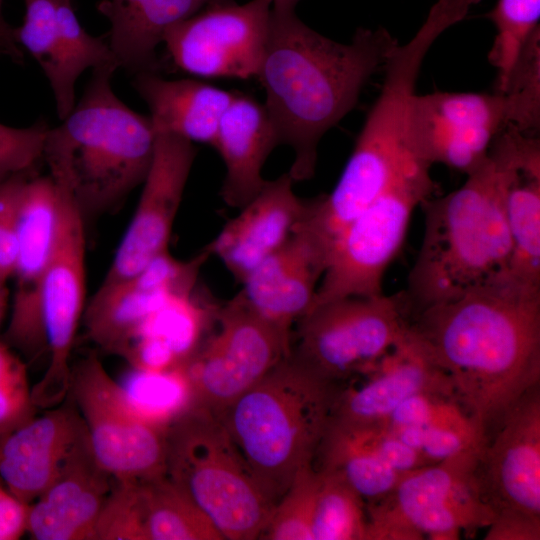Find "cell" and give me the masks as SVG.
<instances>
[{"label": "cell", "mask_w": 540, "mask_h": 540, "mask_svg": "<svg viewBox=\"0 0 540 540\" xmlns=\"http://www.w3.org/2000/svg\"><path fill=\"white\" fill-rule=\"evenodd\" d=\"M482 451L405 473L388 495L366 504V540H453L487 528L495 512L478 477Z\"/></svg>", "instance_id": "8"}, {"label": "cell", "mask_w": 540, "mask_h": 540, "mask_svg": "<svg viewBox=\"0 0 540 540\" xmlns=\"http://www.w3.org/2000/svg\"><path fill=\"white\" fill-rule=\"evenodd\" d=\"M409 330L487 441L540 384V295L511 286L478 290L422 310Z\"/></svg>", "instance_id": "1"}, {"label": "cell", "mask_w": 540, "mask_h": 540, "mask_svg": "<svg viewBox=\"0 0 540 540\" xmlns=\"http://www.w3.org/2000/svg\"><path fill=\"white\" fill-rule=\"evenodd\" d=\"M13 175H14V174H13ZM8 177H9V176H6V175L0 173V182L3 181V180H5V179L8 178Z\"/></svg>", "instance_id": "49"}, {"label": "cell", "mask_w": 540, "mask_h": 540, "mask_svg": "<svg viewBox=\"0 0 540 540\" xmlns=\"http://www.w3.org/2000/svg\"><path fill=\"white\" fill-rule=\"evenodd\" d=\"M222 0H102L97 8L111 23L109 46L119 66L153 72L156 47L175 24Z\"/></svg>", "instance_id": "28"}, {"label": "cell", "mask_w": 540, "mask_h": 540, "mask_svg": "<svg viewBox=\"0 0 540 540\" xmlns=\"http://www.w3.org/2000/svg\"><path fill=\"white\" fill-rule=\"evenodd\" d=\"M294 183L288 172L266 180L207 245L238 282L242 283L292 235L306 202L294 192Z\"/></svg>", "instance_id": "22"}, {"label": "cell", "mask_w": 540, "mask_h": 540, "mask_svg": "<svg viewBox=\"0 0 540 540\" xmlns=\"http://www.w3.org/2000/svg\"><path fill=\"white\" fill-rule=\"evenodd\" d=\"M295 8L272 5L257 78L279 143L294 152L288 173L300 182L314 176L321 138L355 107L397 40L382 27L358 28L349 43H340L303 23Z\"/></svg>", "instance_id": "2"}, {"label": "cell", "mask_w": 540, "mask_h": 540, "mask_svg": "<svg viewBox=\"0 0 540 540\" xmlns=\"http://www.w3.org/2000/svg\"><path fill=\"white\" fill-rule=\"evenodd\" d=\"M313 463L321 472L343 479L366 504L376 502L404 475L361 445L339 423L329 418Z\"/></svg>", "instance_id": "30"}, {"label": "cell", "mask_w": 540, "mask_h": 540, "mask_svg": "<svg viewBox=\"0 0 540 540\" xmlns=\"http://www.w3.org/2000/svg\"><path fill=\"white\" fill-rule=\"evenodd\" d=\"M326 266L325 254L294 230L245 278L240 291L250 306L291 343V327L310 311Z\"/></svg>", "instance_id": "24"}, {"label": "cell", "mask_w": 540, "mask_h": 540, "mask_svg": "<svg viewBox=\"0 0 540 540\" xmlns=\"http://www.w3.org/2000/svg\"><path fill=\"white\" fill-rule=\"evenodd\" d=\"M486 529L485 540H539L540 517L519 510L502 509L495 513Z\"/></svg>", "instance_id": "43"}, {"label": "cell", "mask_w": 540, "mask_h": 540, "mask_svg": "<svg viewBox=\"0 0 540 540\" xmlns=\"http://www.w3.org/2000/svg\"><path fill=\"white\" fill-rule=\"evenodd\" d=\"M10 29L7 27H0V46H6L8 43L6 41H10Z\"/></svg>", "instance_id": "46"}, {"label": "cell", "mask_w": 540, "mask_h": 540, "mask_svg": "<svg viewBox=\"0 0 540 540\" xmlns=\"http://www.w3.org/2000/svg\"><path fill=\"white\" fill-rule=\"evenodd\" d=\"M210 255L205 247L182 261L166 251L135 275L101 284L82 319L89 338L103 350L121 355L141 324L171 295L195 289Z\"/></svg>", "instance_id": "17"}, {"label": "cell", "mask_w": 540, "mask_h": 540, "mask_svg": "<svg viewBox=\"0 0 540 540\" xmlns=\"http://www.w3.org/2000/svg\"><path fill=\"white\" fill-rule=\"evenodd\" d=\"M388 427H434L486 437L453 392L426 391L404 400L382 423Z\"/></svg>", "instance_id": "37"}, {"label": "cell", "mask_w": 540, "mask_h": 540, "mask_svg": "<svg viewBox=\"0 0 540 540\" xmlns=\"http://www.w3.org/2000/svg\"><path fill=\"white\" fill-rule=\"evenodd\" d=\"M435 189L431 176L402 185L352 219L330 247L310 310L344 297L384 293L385 272L402 247L412 213Z\"/></svg>", "instance_id": "14"}, {"label": "cell", "mask_w": 540, "mask_h": 540, "mask_svg": "<svg viewBox=\"0 0 540 540\" xmlns=\"http://www.w3.org/2000/svg\"><path fill=\"white\" fill-rule=\"evenodd\" d=\"M30 172L17 173L0 182V281L6 283L14 274L17 211Z\"/></svg>", "instance_id": "42"}, {"label": "cell", "mask_w": 540, "mask_h": 540, "mask_svg": "<svg viewBox=\"0 0 540 540\" xmlns=\"http://www.w3.org/2000/svg\"><path fill=\"white\" fill-rule=\"evenodd\" d=\"M511 239L509 285L540 295V146L514 169L505 193Z\"/></svg>", "instance_id": "29"}, {"label": "cell", "mask_w": 540, "mask_h": 540, "mask_svg": "<svg viewBox=\"0 0 540 540\" xmlns=\"http://www.w3.org/2000/svg\"><path fill=\"white\" fill-rule=\"evenodd\" d=\"M146 540H223L203 510L166 475L138 482Z\"/></svg>", "instance_id": "31"}, {"label": "cell", "mask_w": 540, "mask_h": 540, "mask_svg": "<svg viewBox=\"0 0 540 540\" xmlns=\"http://www.w3.org/2000/svg\"><path fill=\"white\" fill-rule=\"evenodd\" d=\"M273 0L211 3L172 26L163 41L177 67L196 76L258 77Z\"/></svg>", "instance_id": "15"}, {"label": "cell", "mask_w": 540, "mask_h": 540, "mask_svg": "<svg viewBox=\"0 0 540 540\" xmlns=\"http://www.w3.org/2000/svg\"><path fill=\"white\" fill-rule=\"evenodd\" d=\"M216 331L183 366L193 405L219 416L283 358L291 343L239 291L217 309Z\"/></svg>", "instance_id": "12"}, {"label": "cell", "mask_w": 540, "mask_h": 540, "mask_svg": "<svg viewBox=\"0 0 540 540\" xmlns=\"http://www.w3.org/2000/svg\"><path fill=\"white\" fill-rule=\"evenodd\" d=\"M417 75L404 65L384 70L380 93L367 114L354 149L334 189L306 200L297 229L326 254L342 229L386 193L430 177L431 167L418 159L406 135L408 103Z\"/></svg>", "instance_id": "6"}, {"label": "cell", "mask_w": 540, "mask_h": 540, "mask_svg": "<svg viewBox=\"0 0 540 540\" xmlns=\"http://www.w3.org/2000/svg\"><path fill=\"white\" fill-rule=\"evenodd\" d=\"M95 540H145L138 481H114L96 524Z\"/></svg>", "instance_id": "39"}, {"label": "cell", "mask_w": 540, "mask_h": 540, "mask_svg": "<svg viewBox=\"0 0 540 540\" xmlns=\"http://www.w3.org/2000/svg\"><path fill=\"white\" fill-rule=\"evenodd\" d=\"M359 386L340 388L330 417L353 424H379L406 399L426 391L453 392L447 375L408 329ZM455 394V393H454Z\"/></svg>", "instance_id": "23"}, {"label": "cell", "mask_w": 540, "mask_h": 540, "mask_svg": "<svg viewBox=\"0 0 540 540\" xmlns=\"http://www.w3.org/2000/svg\"><path fill=\"white\" fill-rule=\"evenodd\" d=\"M134 86L149 106L155 134H173L211 146L235 96L197 80H167L151 71L137 73Z\"/></svg>", "instance_id": "27"}, {"label": "cell", "mask_w": 540, "mask_h": 540, "mask_svg": "<svg viewBox=\"0 0 540 540\" xmlns=\"http://www.w3.org/2000/svg\"><path fill=\"white\" fill-rule=\"evenodd\" d=\"M195 156L193 142L173 134H155L153 158L140 199L101 284L129 278L168 251Z\"/></svg>", "instance_id": "16"}, {"label": "cell", "mask_w": 540, "mask_h": 540, "mask_svg": "<svg viewBox=\"0 0 540 540\" xmlns=\"http://www.w3.org/2000/svg\"><path fill=\"white\" fill-rule=\"evenodd\" d=\"M217 309L198 299L194 289L175 293L148 316L129 343L136 339L153 340L170 350L184 366L201 345L206 326Z\"/></svg>", "instance_id": "32"}, {"label": "cell", "mask_w": 540, "mask_h": 540, "mask_svg": "<svg viewBox=\"0 0 540 540\" xmlns=\"http://www.w3.org/2000/svg\"><path fill=\"white\" fill-rule=\"evenodd\" d=\"M300 0H273L272 5H294L296 6Z\"/></svg>", "instance_id": "47"}, {"label": "cell", "mask_w": 540, "mask_h": 540, "mask_svg": "<svg viewBox=\"0 0 540 540\" xmlns=\"http://www.w3.org/2000/svg\"><path fill=\"white\" fill-rule=\"evenodd\" d=\"M488 17L496 31L488 61L497 70L495 90L503 92L523 49L540 31V0H498Z\"/></svg>", "instance_id": "35"}, {"label": "cell", "mask_w": 540, "mask_h": 540, "mask_svg": "<svg viewBox=\"0 0 540 540\" xmlns=\"http://www.w3.org/2000/svg\"><path fill=\"white\" fill-rule=\"evenodd\" d=\"M48 126L44 122L28 128L0 123V173L11 176L29 172L43 158Z\"/></svg>", "instance_id": "41"}, {"label": "cell", "mask_w": 540, "mask_h": 540, "mask_svg": "<svg viewBox=\"0 0 540 540\" xmlns=\"http://www.w3.org/2000/svg\"><path fill=\"white\" fill-rule=\"evenodd\" d=\"M29 505L0 485V540H16L27 532Z\"/></svg>", "instance_id": "44"}, {"label": "cell", "mask_w": 540, "mask_h": 540, "mask_svg": "<svg viewBox=\"0 0 540 540\" xmlns=\"http://www.w3.org/2000/svg\"><path fill=\"white\" fill-rule=\"evenodd\" d=\"M279 139L264 105L235 93L219 122L213 146L226 168L220 195L240 209L263 187L262 169Z\"/></svg>", "instance_id": "25"}, {"label": "cell", "mask_w": 540, "mask_h": 540, "mask_svg": "<svg viewBox=\"0 0 540 540\" xmlns=\"http://www.w3.org/2000/svg\"><path fill=\"white\" fill-rule=\"evenodd\" d=\"M313 462L303 466L278 500L260 539L311 540V523L320 486Z\"/></svg>", "instance_id": "36"}, {"label": "cell", "mask_w": 540, "mask_h": 540, "mask_svg": "<svg viewBox=\"0 0 540 540\" xmlns=\"http://www.w3.org/2000/svg\"><path fill=\"white\" fill-rule=\"evenodd\" d=\"M70 199L49 175L26 181L18 205L12 308L32 309L37 284L59 243Z\"/></svg>", "instance_id": "26"}, {"label": "cell", "mask_w": 540, "mask_h": 540, "mask_svg": "<svg viewBox=\"0 0 540 540\" xmlns=\"http://www.w3.org/2000/svg\"><path fill=\"white\" fill-rule=\"evenodd\" d=\"M117 66L94 69L80 101L48 129L43 159L56 186L85 219L117 206L142 184L151 165L155 132L150 117L113 92Z\"/></svg>", "instance_id": "4"}, {"label": "cell", "mask_w": 540, "mask_h": 540, "mask_svg": "<svg viewBox=\"0 0 540 540\" xmlns=\"http://www.w3.org/2000/svg\"><path fill=\"white\" fill-rule=\"evenodd\" d=\"M477 472L495 513L514 509L540 517V384L506 413L483 448Z\"/></svg>", "instance_id": "19"}, {"label": "cell", "mask_w": 540, "mask_h": 540, "mask_svg": "<svg viewBox=\"0 0 540 540\" xmlns=\"http://www.w3.org/2000/svg\"><path fill=\"white\" fill-rule=\"evenodd\" d=\"M31 391L26 363L0 341V436L37 415Z\"/></svg>", "instance_id": "38"}, {"label": "cell", "mask_w": 540, "mask_h": 540, "mask_svg": "<svg viewBox=\"0 0 540 540\" xmlns=\"http://www.w3.org/2000/svg\"><path fill=\"white\" fill-rule=\"evenodd\" d=\"M411 310L404 290L320 304L298 321L291 351L318 377L342 384L370 371L406 336Z\"/></svg>", "instance_id": "9"}, {"label": "cell", "mask_w": 540, "mask_h": 540, "mask_svg": "<svg viewBox=\"0 0 540 540\" xmlns=\"http://www.w3.org/2000/svg\"><path fill=\"white\" fill-rule=\"evenodd\" d=\"M388 428L415 449L428 464H435L468 451L482 450L487 442L480 436L446 428L413 426Z\"/></svg>", "instance_id": "40"}, {"label": "cell", "mask_w": 540, "mask_h": 540, "mask_svg": "<svg viewBox=\"0 0 540 540\" xmlns=\"http://www.w3.org/2000/svg\"><path fill=\"white\" fill-rule=\"evenodd\" d=\"M87 436L69 395L59 405L0 436V478L26 504L35 501Z\"/></svg>", "instance_id": "20"}, {"label": "cell", "mask_w": 540, "mask_h": 540, "mask_svg": "<svg viewBox=\"0 0 540 540\" xmlns=\"http://www.w3.org/2000/svg\"><path fill=\"white\" fill-rule=\"evenodd\" d=\"M6 284V282L0 281V323L4 317L8 304V290Z\"/></svg>", "instance_id": "45"}, {"label": "cell", "mask_w": 540, "mask_h": 540, "mask_svg": "<svg viewBox=\"0 0 540 540\" xmlns=\"http://www.w3.org/2000/svg\"><path fill=\"white\" fill-rule=\"evenodd\" d=\"M24 1L23 23L10 35L43 69L63 120L75 105L74 85L80 74L119 63L109 44L81 26L71 0Z\"/></svg>", "instance_id": "18"}, {"label": "cell", "mask_w": 540, "mask_h": 540, "mask_svg": "<svg viewBox=\"0 0 540 540\" xmlns=\"http://www.w3.org/2000/svg\"><path fill=\"white\" fill-rule=\"evenodd\" d=\"M509 125L519 128L520 114L508 92L414 93L406 135L425 164H443L468 175L485 162L493 141Z\"/></svg>", "instance_id": "13"}, {"label": "cell", "mask_w": 540, "mask_h": 540, "mask_svg": "<svg viewBox=\"0 0 540 540\" xmlns=\"http://www.w3.org/2000/svg\"><path fill=\"white\" fill-rule=\"evenodd\" d=\"M340 388L290 355L218 416L274 506L313 462Z\"/></svg>", "instance_id": "5"}, {"label": "cell", "mask_w": 540, "mask_h": 540, "mask_svg": "<svg viewBox=\"0 0 540 540\" xmlns=\"http://www.w3.org/2000/svg\"><path fill=\"white\" fill-rule=\"evenodd\" d=\"M166 476L224 539L260 538L274 509L220 418L199 406H190L167 427Z\"/></svg>", "instance_id": "7"}, {"label": "cell", "mask_w": 540, "mask_h": 540, "mask_svg": "<svg viewBox=\"0 0 540 540\" xmlns=\"http://www.w3.org/2000/svg\"><path fill=\"white\" fill-rule=\"evenodd\" d=\"M114 481L97 463L87 435L53 482L29 504L27 532L36 540H95Z\"/></svg>", "instance_id": "21"}, {"label": "cell", "mask_w": 540, "mask_h": 540, "mask_svg": "<svg viewBox=\"0 0 540 540\" xmlns=\"http://www.w3.org/2000/svg\"><path fill=\"white\" fill-rule=\"evenodd\" d=\"M68 395L85 423L97 463L115 480L166 475L168 426L139 416L96 354L71 367Z\"/></svg>", "instance_id": "11"}, {"label": "cell", "mask_w": 540, "mask_h": 540, "mask_svg": "<svg viewBox=\"0 0 540 540\" xmlns=\"http://www.w3.org/2000/svg\"><path fill=\"white\" fill-rule=\"evenodd\" d=\"M84 218L70 200L57 248L35 291L30 319L22 336L23 351L49 355L46 370L32 386L37 409L62 403L69 390L70 358L86 303Z\"/></svg>", "instance_id": "10"}, {"label": "cell", "mask_w": 540, "mask_h": 540, "mask_svg": "<svg viewBox=\"0 0 540 540\" xmlns=\"http://www.w3.org/2000/svg\"><path fill=\"white\" fill-rule=\"evenodd\" d=\"M529 149V140L507 127L493 141L485 162L466 175L462 186L420 203L423 236L404 289L411 319L428 307L466 294L510 286L505 193Z\"/></svg>", "instance_id": "3"}, {"label": "cell", "mask_w": 540, "mask_h": 540, "mask_svg": "<svg viewBox=\"0 0 540 540\" xmlns=\"http://www.w3.org/2000/svg\"><path fill=\"white\" fill-rule=\"evenodd\" d=\"M119 384L136 413L161 426L167 427L193 405L190 383L183 366L168 371L132 368Z\"/></svg>", "instance_id": "33"}, {"label": "cell", "mask_w": 540, "mask_h": 540, "mask_svg": "<svg viewBox=\"0 0 540 540\" xmlns=\"http://www.w3.org/2000/svg\"><path fill=\"white\" fill-rule=\"evenodd\" d=\"M318 472L321 481L311 523V540H366L365 501L337 475Z\"/></svg>", "instance_id": "34"}, {"label": "cell", "mask_w": 540, "mask_h": 540, "mask_svg": "<svg viewBox=\"0 0 540 540\" xmlns=\"http://www.w3.org/2000/svg\"><path fill=\"white\" fill-rule=\"evenodd\" d=\"M2 2H3V0H0V27H6V26L4 25V23L2 22V20H1V6H2Z\"/></svg>", "instance_id": "48"}]
</instances>
